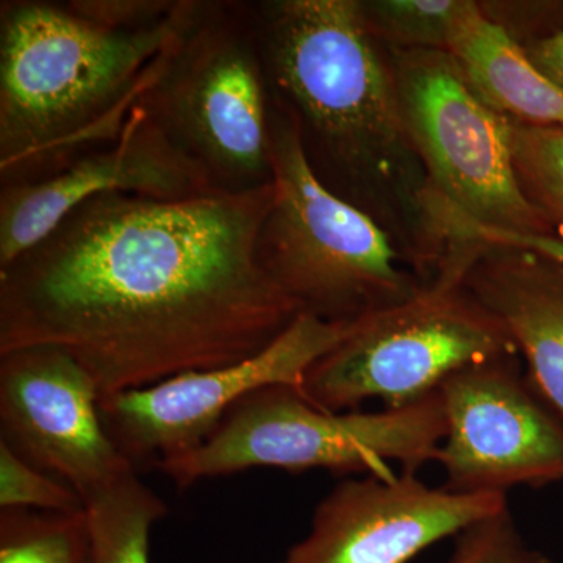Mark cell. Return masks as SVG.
Listing matches in <instances>:
<instances>
[{
    "instance_id": "13",
    "label": "cell",
    "mask_w": 563,
    "mask_h": 563,
    "mask_svg": "<svg viewBox=\"0 0 563 563\" xmlns=\"http://www.w3.org/2000/svg\"><path fill=\"white\" fill-rule=\"evenodd\" d=\"M109 192L162 201L213 195L199 169L135 106L117 140L40 179L2 185L0 268L43 242L81 203Z\"/></svg>"
},
{
    "instance_id": "21",
    "label": "cell",
    "mask_w": 563,
    "mask_h": 563,
    "mask_svg": "<svg viewBox=\"0 0 563 563\" xmlns=\"http://www.w3.org/2000/svg\"><path fill=\"white\" fill-rule=\"evenodd\" d=\"M444 563H554L531 547L515 523L510 507L483 518L455 537Z\"/></svg>"
},
{
    "instance_id": "3",
    "label": "cell",
    "mask_w": 563,
    "mask_h": 563,
    "mask_svg": "<svg viewBox=\"0 0 563 563\" xmlns=\"http://www.w3.org/2000/svg\"><path fill=\"white\" fill-rule=\"evenodd\" d=\"M202 0H180L168 20L113 29L68 2L0 3V180H35L120 136L155 63Z\"/></svg>"
},
{
    "instance_id": "10",
    "label": "cell",
    "mask_w": 563,
    "mask_h": 563,
    "mask_svg": "<svg viewBox=\"0 0 563 563\" xmlns=\"http://www.w3.org/2000/svg\"><path fill=\"white\" fill-rule=\"evenodd\" d=\"M520 358L473 363L439 388L446 435L435 462L446 490L507 496L523 485L563 483V420Z\"/></svg>"
},
{
    "instance_id": "22",
    "label": "cell",
    "mask_w": 563,
    "mask_h": 563,
    "mask_svg": "<svg viewBox=\"0 0 563 563\" xmlns=\"http://www.w3.org/2000/svg\"><path fill=\"white\" fill-rule=\"evenodd\" d=\"M479 7L521 49L563 32V2H479Z\"/></svg>"
},
{
    "instance_id": "6",
    "label": "cell",
    "mask_w": 563,
    "mask_h": 563,
    "mask_svg": "<svg viewBox=\"0 0 563 563\" xmlns=\"http://www.w3.org/2000/svg\"><path fill=\"white\" fill-rule=\"evenodd\" d=\"M136 106L211 191L240 195L272 184V95L250 2L202 0L158 57Z\"/></svg>"
},
{
    "instance_id": "1",
    "label": "cell",
    "mask_w": 563,
    "mask_h": 563,
    "mask_svg": "<svg viewBox=\"0 0 563 563\" xmlns=\"http://www.w3.org/2000/svg\"><path fill=\"white\" fill-rule=\"evenodd\" d=\"M274 184L180 201L109 192L0 268V354L49 346L101 398L265 350L301 313L263 268Z\"/></svg>"
},
{
    "instance_id": "20",
    "label": "cell",
    "mask_w": 563,
    "mask_h": 563,
    "mask_svg": "<svg viewBox=\"0 0 563 563\" xmlns=\"http://www.w3.org/2000/svg\"><path fill=\"white\" fill-rule=\"evenodd\" d=\"M0 509L77 514L87 510L84 499L68 485L41 472L0 442Z\"/></svg>"
},
{
    "instance_id": "8",
    "label": "cell",
    "mask_w": 563,
    "mask_h": 563,
    "mask_svg": "<svg viewBox=\"0 0 563 563\" xmlns=\"http://www.w3.org/2000/svg\"><path fill=\"white\" fill-rule=\"evenodd\" d=\"M507 354L518 350L503 322L462 282L435 276L406 302L355 321L307 373L302 393L332 413L369 401L406 406L466 366Z\"/></svg>"
},
{
    "instance_id": "14",
    "label": "cell",
    "mask_w": 563,
    "mask_h": 563,
    "mask_svg": "<svg viewBox=\"0 0 563 563\" xmlns=\"http://www.w3.org/2000/svg\"><path fill=\"white\" fill-rule=\"evenodd\" d=\"M462 285L503 322L533 387L563 420V262L523 247L485 246Z\"/></svg>"
},
{
    "instance_id": "4",
    "label": "cell",
    "mask_w": 563,
    "mask_h": 563,
    "mask_svg": "<svg viewBox=\"0 0 563 563\" xmlns=\"http://www.w3.org/2000/svg\"><path fill=\"white\" fill-rule=\"evenodd\" d=\"M407 131L424 169L418 273L451 247H523L563 262V240L526 198L509 120L487 106L450 52L390 51Z\"/></svg>"
},
{
    "instance_id": "24",
    "label": "cell",
    "mask_w": 563,
    "mask_h": 563,
    "mask_svg": "<svg viewBox=\"0 0 563 563\" xmlns=\"http://www.w3.org/2000/svg\"><path fill=\"white\" fill-rule=\"evenodd\" d=\"M525 54L537 69L563 87V32L526 47Z\"/></svg>"
},
{
    "instance_id": "9",
    "label": "cell",
    "mask_w": 563,
    "mask_h": 563,
    "mask_svg": "<svg viewBox=\"0 0 563 563\" xmlns=\"http://www.w3.org/2000/svg\"><path fill=\"white\" fill-rule=\"evenodd\" d=\"M354 325L355 321H328L301 312L250 358L101 399L103 424L136 472L157 466L206 442L247 396L280 385L302 391L310 368Z\"/></svg>"
},
{
    "instance_id": "7",
    "label": "cell",
    "mask_w": 563,
    "mask_h": 563,
    "mask_svg": "<svg viewBox=\"0 0 563 563\" xmlns=\"http://www.w3.org/2000/svg\"><path fill=\"white\" fill-rule=\"evenodd\" d=\"M446 435L439 391L376 412L332 413L313 406L301 390L269 387L233 407L206 442L158 463L179 488L251 468L298 473L391 474V462L417 473L435 462Z\"/></svg>"
},
{
    "instance_id": "18",
    "label": "cell",
    "mask_w": 563,
    "mask_h": 563,
    "mask_svg": "<svg viewBox=\"0 0 563 563\" xmlns=\"http://www.w3.org/2000/svg\"><path fill=\"white\" fill-rule=\"evenodd\" d=\"M472 0H361L362 13L388 51H450Z\"/></svg>"
},
{
    "instance_id": "5",
    "label": "cell",
    "mask_w": 563,
    "mask_h": 563,
    "mask_svg": "<svg viewBox=\"0 0 563 563\" xmlns=\"http://www.w3.org/2000/svg\"><path fill=\"white\" fill-rule=\"evenodd\" d=\"M269 157L274 201L257 254L301 312L352 322L421 290L424 282L391 233L318 179L295 121L273 99Z\"/></svg>"
},
{
    "instance_id": "15",
    "label": "cell",
    "mask_w": 563,
    "mask_h": 563,
    "mask_svg": "<svg viewBox=\"0 0 563 563\" xmlns=\"http://www.w3.org/2000/svg\"><path fill=\"white\" fill-rule=\"evenodd\" d=\"M476 95L509 120L563 128V87L536 68L525 51L473 2L450 46Z\"/></svg>"
},
{
    "instance_id": "2",
    "label": "cell",
    "mask_w": 563,
    "mask_h": 563,
    "mask_svg": "<svg viewBox=\"0 0 563 563\" xmlns=\"http://www.w3.org/2000/svg\"><path fill=\"white\" fill-rule=\"evenodd\" d=\"M269 95L295 121L318 179L420 255L426 176L407 131L390 51L361 0L250 2Z\"/></svg>"
},
{
    "instance_id": "16",
    "label": "cell",
    "mask_w": 563,
    "mask_h": 563,
    "mask_svg": "<svg viewBox=\"0 0 563 563\" xmlns=\"http://www.w3.org/2000/svg\"><path fill=\"white\" fill-rule=\"evenodd\" d=\"M87 507L92 563H151L152 528L168 515V506L140 479L128 474Z\"/></svg>"
},
{
    "instance_id": "19",
    "label": "cell",
    "mask_w": 563,
    "mask_h": 563,
    "mask_svg": "<svg viewBox=\"0 0 563 563\" xmlns=\"http://www.w3.org/2000/svg\"><path fill=\"white\" fill-rule=\"evenodd\" d=\"M509 136L521 190L563 240V128L509 120Z\"/></svg>"
},
{
    "instance_id": "23",
    "label": "cell",
    "mask_w": 563,
    "mask_h": 563,
    "mask_svg": "<svg viewBox=\"0 0 563 563\" xmlns=\"http://www.w3.org/2000/svg\"><path fill=\"white\" fill-rule=\"evenodd\" d=\"M70 9L85 20L113 29H147L162 24L180 0H70Z\"/></svg>"
},
{
    "instance_id": "17",
    "label": "cell",
    "mask_w": 563,
    "mask_h": 563,
    "mask_svg": "<svg viewBox=\"0 0 563 563\" xmlns=\"http://www.w3.org/2000/svg\"><path fill=\"white\" fill-rule=\"evenodd\" d=\"M0 563H92L87 510L0 509Z\"/></svg>"
},
{
    "instance_id": "12",
    "label": "cell",
    "mask_w": 563,
    "mask_h": 563,
    "mask_svg": "<svg viewBox=\"0 0 563 563\" xmlns=\"http://www.w3.org/2000/svg\"><path fill=\"white\" fill-rule=\"evenodd\" d=\"M506 507L507 496L431 487L412 472L347 477L321 499L309 532L279 563H410Z\"/></svg>"
},
{
    "instance_id": "11",
    "label": "cell",
    "mask_w": 563,
    "mask_h": 563,
    "mask_svg": "<svg viewBox=\"0 0 563 563\" xmlns=\"http://www.w3.org/2000/svg\"><path fill=\"white\" fill-rule=\"evenodd\" d=\"M101 393L68 352L0 354V442L87 504L136 472L107 432Z\"/></svg>"
}]
</instances>
